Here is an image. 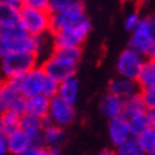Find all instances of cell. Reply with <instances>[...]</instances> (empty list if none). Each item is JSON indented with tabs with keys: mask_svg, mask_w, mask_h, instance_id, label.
<instances>
[{
	"mask_svg": "<svg viewBox=\"0 0 155 155\" xmlns=\"http://www.w3.org/2000/svg\"><path fill=\"white\" fill-rule=\"evenodd\" d=\"M128 47L150 60H155V16L141 20L140 26L131 33Z\"/></svg>",
	"mask_w": 155,
	"mask_h": 155,
	"instance_id": "6da1fadb",
	"label": "cell"
},
{
	"mask_svg": "<svg viewBox=\"0 0 155 155\" xmlns=\"http://www.w3.org/2000/svg\"><path fill=\"white\" fill-rule=\"evenodd\" d=\"M88 20L90 19L85 14L84 5L80 0H75L61 13L51 14V30H50V33L54 34L57 31L75 28L81 24L87 23Z\"/></svg>",
	"mask_w": 155,
	"mask_h": 155,
	"instance_id": "7a4b0ae2",
	"label": "cell"
},
{
	"mask_svg": "<svg viewBox=\"0 0 155 155\" xmlns=\"http://www.w3.org/2000/svg\"><path fill=\"white\" fill-rule=\"evenodd\" d=\"M38 67V57L31 53H10L2 58V71L6 78L26 75Z\"/></svg>",
	"mask_w": 155,
	"mask_h": 155,
	"instance_id": "3957f363",
	"label": "cell"
},
{
	"mask_svg": "<svg viewBox=\"0 0 155 155\" xmlns=\"http://www.w3.org/2000/svg\"><path fill=\"white\" fill-rule=\"evenodd\" d=\"M20 21L33 37L48 34L51 30V13L43 10L30 9L23 6L20 9Z\"/></svg>",
	"mask_w": 155,
	"mask_h": 155,
	"instance_id": "277c9868",
	"label": "cell"
},
{
	"mask_svg": "<svg viewBox=\"0 0 155 155\" xmlns=\"http://www.w3.org/2000/svg\"><path fill=\"white\" fill-rule=\"evenodd\" d=\"M145 60L147 58L144 56H141L140 53L127 47L125 50H122L120 53V56L117 58L115 68H117L118 75L130 78V80H137Z\"/></svg>",
	"mask_w": 155,
	"mask_h": 155,
	"instance_id": "5b68a950",
	"label": "cell"
},
{
	"mask_svg": "<svg viewBox=\"0 0 155 155\" xmlns=\"http://www.w3.org/2000/svg\"><path fill=\"white\" fill-rule=\"evenodd\" d=\"M90 31H91V21L81 24L75 28L70 30H63V31H57L51 34L53 43L56 48H66V47H81L85 38L88 37Z\"/></svg>",
	"mask_w": 155,
	"mask_h": 155,
	"instance_id": "8992f818",
	"label": "cell"
},
{
	"mask_svg": "<svg viewBox=\"0 0 155 155\" xmlns=\"http://www.w3.org/2000/svg\"><path fill=\"white\" fill-rule=\"evenodd\" d=\"M40 66H41V68L44 70V73L48 77L57 80L58 83L67 80L70 77H74L75 71H77V66L75 64H71L68 61L63 60V58L57 57L53 53L47 58H44V61H43Z\"/></svg>",
	"mask_w": 155,
	"mask_h": 155,
	"instance_id": "52a82bcc",
	"label": "cell"
},
{
	"mask_svg": "<svg viewBox=\"0 0 155 155\" xmlns=\"http://www.w3.org/2000/svg\"><path fill=\"white\" fill-rule=\"evenodd\" d=\"M48 117L51 118L54 125H58L61 128H66L73 124L75 120V110L74 105L67 103L60 95H56L54 98L50 100V111Z\"/></svg>",
	"mask_w": 155,
	"mask_h": 155,
	"instance_id": "ba28073f",
	"label": "cell"
},
{
	"mask_svg": "<svg viewBox=\"0 0 155 155\" xmlns=\"http://www.w3.org/2000/svg\"><path fill=\"white\" fill-rule=\"evenodd\" d=\"M47 74L44 73L41 66L36 67L34 70L23 75L21 78V88L20 93L24 98H33L37 95H43V88H44V81H46Z\"/></svg>",
	"mask_w": 155,
	"mask_h": 155,
	"instance_id": "9c48e42d",
	"label": "cell"
},
{
	"mask_svg": "<svg viewBox=\"0 0 155 155\" xmlns=\"http://www.w3.org/2000/svg\"><path fill=\"white\" fill-rule=\"evenodd\" d=\"M108 93L117 95L122 100H128L134 97V95H138L141 93V87L138 85L137 80H130V78H125V77H115L108 83Z\"/></svg>",
	"mask_w": 155,
	"mask_h": 155,
	"instance_id": "30bf717a",
	"label": "cell"
},
{
	"mask_svg": "<svg viewBox=\"0 0 155 155\" xmlns=\"http://www.w3.org/2000/svg\"><path fill=\"white\" fill-rule=\"evenodd\" d=\"M108 134H110V140L115 145V148L132 138L130 122L124 115L110 120V122H108Z\"/></svg>",
	"mask_w": 155,
	"mask_h": 155,
	"instance_id": "8fae6325",
	"label": "cell"
},
{
	"mask_svg": "<svg viewBox=\"0 0 155 155\" xmlns=\"http://www.w3.org/2000/svg\"><path fill=\"white\" fill-rule=\"evenodd\" d=\"M20 130L30 137L33 145H44V141H43L44 127H43V122L40 118L24 114L20 121Z\"/></svg>",
	"mask_w": 155,
	"mask_h": 155,
	"instance_id": "7c38bea8",
	"label": "cell"
},
{
	"mask_svg": "<svg viewBox=\"0 0 155 155\" xmlns=\"http://www.w3.org/2000/svg\"><path fill=\"white\" fill-rule=\"evenodd\" d=\"M124 107H125V100L120 98V97L111 94V93L104 94L101 101H100V111L108 120L121 117L122 113H124Z\"/></svg>",
	"mask_w": 155,
	"mask_h": 155,
	"instance_id": "4fadbf2b",
	"label": "cell"
},
{
	"mask_svg": "<svg viewBox=\"0 0 155 155\" xmlns=\"http://www.w3.org/2000/svg\"><path fill=\"white\" fill-rule=\"evenodd\" d=\"M50 111V98L44 95H37L33 98H26V114L43 120Z\"/></svg>",
	"mask_w": 155,
	"mask_h": 155,
	"instance_id": "5bb4252c",
	"label": "cell"
},
{
	"mask_svg": "<svg viewBox=\"0 0 155 155\" xmlns=\"http://www.w3.org/2000/svg\"><path fill=\"white\" fill-rule=\"evenodd\" d=\"M7 142H9L10 155H21L30 147H33V142L30 140V137L21 130H17V131L9 134L7 135Z\"/></svg>",
	"mask_w": 155,
	"mask_h": 155,
	"instance_id": "9a60e30c",
	"label": "cell"
},
{
	"mask_svg": "<svg viewBox=\"0 0 155 155\" xmlns=\"http://www.w3.org/2000/svg\"><path fill=\"white\" fill-rule=\"evenodd\" d=\"M20 97H21V94L17 90H14L6 78L3 81H0V114L12 110L14 103Z\"/></svg>",
	"mask_w": 155,
	"mask_h": 155,
	"instance_id": "2e32d148",
	"label": "cell"
},
{
	"mask_svg": "<svg viewBox=\"0 0 155 155\" xmlns=\"http://www.w3.org/2000/svg\"><path fill=\"white\" fill-rule=\"evenodd\" d=\"M78 87H80V83L77 80V77L75 75L70 77V78H67V80L60 83L58 95L63 100H66L67 103L74 105L75 101H77V97H78Z\"/></svg>",
	"mask_w": 155,
	"mask_h": 155,
	"instance_id": "e0dca14e",
	"label": "cell"
},
{
	"mask_svg": "<svg viewBox=\"0 0 155 155\" xmlns=\"http://www.w3.org/2000/svg\"><path fill=\"white\" fill-rule=\"evenodd\" d=\"M137 83L141 87V90L155 87V60L147 58L137 78Z\"/></svg>",
	"mask_w": 155,
	"mask_h": 155,
	"instance_id": "ac0fdd59",
	"label": "cell"
},
{
	"mask_svg": "<svg viewBox=\"0 0 155 155\" xmlns=\"http://www.w3.org/2000/svg\"><path fill=\"white\" fill-rule=\"evenodd\" d=\"M66 140V131L64 128L58 127V125H48V127L44 128V132H43V141H44V145L46 147H56V145H61Z\"/></svg>",
	"mask_w": 155,
	"mask_h": 155,
	"instance_id": "d6986e66",
	"label": "cell"
},
{
	"mask_svg": "<svg viewBox=\"0 0 155 155\" xmlns=\"http://www.w3.org/2000/svg\"><path fill=\"white\" fill-rule=\"evenodd\" d=\"M20 9L21 7L0 2V26L20 23Z\"/></svg>",
	"mask_w": 155,
	"mask_h": 155,
	"instance_id": "ffe728a7",
	"label": "cell"
},
{
	"mask_svg": "<svg viewBox=\"0 0 155 155\" xmlns=\"http://www.w3.org/2000/svg\"><path fill=\"white\" fill-rule=\"evenodd\" d=\"M144 113H147V107L141 97V93L138 95H134L131 98L125 100V107H124L122 115L127 118V120L135 117V115H140V114H144Z\"/></svg>",
	"mask_w": 155,
	"mask_h": 155,
	"instance_id": "44dd1931",
	"label": "cell"
},
{
	"mask_svg": "<svg viewBox=\"0 0 155 155\" xmlns=\"http://www.w3.org/2000/svg\"><path fill=\"white\" fill-rule=\"evenodd\" d=\"M30 34L27 33V30L24 28V26L20 23L10 24V26H0V37L9 38V40H19V38L27 37Z\"/></svg>",
	"mask_w": 155,
	"mask_h": 155,
	"instance_id": "7402d4cb",
	"label": "cell"
},
{
	"mask_svg": "<svg viewBox=\"0 0 155 155\" xmlns=\"http://www.w3.org/2000/svg\"><path fill=\"white\" fill-rule=\"evenodd\" d=\"M53 54H56L57 57H60L63 60L68 61L71 64L78 66V63L83 56V48L81 47H66V48H54Z\"/></svg>",
	"mask_w": 155,
	"mask_h": 155,
	"instance_id": "603a6c76",
	"label": "cell"
},
{
	"mask_svg": "<svg viewBox=\"0 0 155 155\" xmlns=\"http://www.w3.org/2000/svg\"><path fill=\"white\" fill-rule=\"evenodd\" d=\"M137 140L147 155L155 154V128H147L141 135L137 137Z\"/></svg>",
	"mask_w": 155,
	"mask_h": 155,
	"instance_id": "cb8c5ba5",
	"label": "cell"
},
{
	"mask_svg": "<svg viewBox=\"0 0 155 155\" xmlns=\"http://www.w3.org/2000/svg\"><path fill=\"white\" fill-rule=\"evenodd\" d=\"M115 155H147L135 137L115 148Z\"/></svg>",
	"mask_w": 155,
	"mask_h": 155,
	"instance_id": "d4e9b609",
	"label": "cell"
},
{
	"mask_svg": "<svg viewBox=\"0 0 155 155\" xmlns=\"http://www.w3.org/2000/svg\"><path fill=\"white\" fill-rule=\"evenodd\" d=\"M2 117H3V125H5L6 135L20 130V121H21L23 115H20L16 111H6V113L2 114Z\"/></svg>",
	"mask_w": 155,
	"mask_h": 155,
	"instance_id": "484cf974",
	"label": "cell"
},
{
	"mask_svg": "<svg viewBox=\"0 0 155 155\" xmlns=\"http://www.w3.org/2000/svg\"><path fill=\"white\" fill-rule=\"evenodd\" d=\"M130 122V128H131V134L132 137H138L141 135L142 132L145 131L148 128V122H147V117H145V113L144 114H140V115H135L128 120Z\"/></svg>",
	"mask_w": 155,
	"mask_h": 155,
	"instance_id": "4316f807",
	"label": "cell"
},
{
	"mask_svg": "<svg viewBox=\"0 0 155 155\" xmlns=\"http://www.w3.org/2000/svg\"><path fill=\"white\" fill-rule=\"evenodd\" d=\"M58 88H60V83L47 75V77H46V81H44L43 95L51 100V98H54L56 95H58Z\"/></svg>",
	"mask_w": 155,
	"mask_h": 155,
	"instance_id": "83f0119b",
	"label": "cell"
},
{
	"mask_svg": "<svg viewBox=\"0 0 155 155\" xmlns=\"http://www.w3.org/2000/svg\"><path fill=\"white\" fill-rule=\"evenodd\" d=\"M141 16H140V13L138 12H131V13L127 14V17H125V20H124V27H125V30H128V31H134V30H137V27L140 26V23H141Z\"/></svg>",
	"mask_w": 155,
	"mask_h": 155,
	"instance_id": "f1b7e54d",
	"label": "cell"
},
{
	"mask_svg": "<svg viewBox=\"0 0 155 155\" xmlns=\"http://www.w3.org/2000/svg\"><path fill=\"white\" fill-rule=\"evenodd\" d=\"M141 97L144 100L147 110H155V87L141 90Z\"/></svg>",
	"mask_w": 155,
	"mask_h": 155,
	"instance_id": "f546056e",
	"label": "cell"
},
{
	"mask_svg": "<svg viewBox=\"0 0 155 155\" xmlns=\"http://www.w3.org/2000/svg\"><path fill=\"white\" fill-rule=\"evenodd\" d=\"M24 6H26V7H30V9L50 12L51 0H26V2H24Z\"/></svg>",
	"mask_w": 155,
	"mask_h": 155,
	"instance_id": "4dcf8cb0",
	"label": "cell"
},
{
	"mask_svg": "<svg viewBox=\"0 0 155 155\" xmlns=\"http://www.w3.org/2000/svg\"><path fill=\"white\" fill-rule=\"evenodd\" d=\"M73 3V0H51V6H50V13L57 14L61 13L63 10H66L68 6Z\"/></svg>",
	"mask_w": 155,
	"mask_h": 155,
	"instance_id": "1f68e13d",
	"label": "cell"
},
{
	"mask_svg": "<svg viewBox=\"0 0 155 155\" xmlns=\"http://www.w3.org/2000/svg\"><path fill=\"white\" fill-rule=\"evenodd\" d=\"M21 155H51L48 147L46 145H33L30 147L26 152H23Z\"/></svg>",
	"mask_w": 155,
	"mask_h": 155,
	"instance_id": "d6a6232c",
	"label": "cell"
},
{
	"mask_svg": "<svg viewBox=\"0 0 155 155\" xmlns=\"http://www.w3.org/2000/svg\"><path fill=\"white\" fill-rule=\"evenodd\" d=\"M0 155H10L7 135H5V134L0 135Z\"/></svg>",
	"mask_w": 155,
	"mask_h": 155,
	"instance_id": "836d02e7",
	"label": "cell"
},
{
	"mask_svg": "<svg viewBox=\"0 0 155 155\" xmlns=\"http://www.w3.org/2000/svg\"><path fill=\"white\" fill-rule=\"evenodd\" d=\"M10 53L9 50V40L5 37H0V58H3Z\"/></svg>",
	"mask_w": 155,
	"mask_h": 155,
	"instance_id": "e575fe53",
	"label": "cell"
},
{
	"mask_svg": "<svg viewBox=\"0 0 155 155\" xmlns=\"http://www.w3.org/2000/svg\"><path fill=\"white\" fill-rule=\"evenodd\" d=\"M148 128H155V110H147L145 113Z\"/></svg>",
	"mask_w": 155,
	"mask_h": 155,
	"instance_id": "d590c367",
	"label": "cell"
},
{
	"mask_svg": "<svg viewBox=\"0 0 155 155\" xmlns=\"http://www.w3.org/2000/svg\"><path fill=\"white\" fill-rule=\"evenodd\" d=\"M0 2H3V3H9V5H13V6H17V7H23L26 0H0Z\"/></svg>",
	"mask_w": 155,
	"mask_h": 155,
	"instance_id": "8d00e7d4",
	"label": "cell"
},
{
	"mask_svg": "<svg viewBox=\"0 0 155 155\" xmlns=\"http://www.w3.org/2000/svg\"><path fill=\"white\" fill-rule=\"evenodd\" d=\"M50 154L51 155H61V151H63V147L61 145H56V147H50Z\"/></svg>",
	"mask_w": 155,
	"mask_h": 155,
	"instance_id": "74e56055",
	"label": "cell"
},
{
	"mask_svg": "<svg viewBox=\"0 0 155 155\" xmlns=\"http://www.w3.org/2000/svg\"><path fill=\"white\" fill-rule=\"evenodd\" d=\"M97 155H115V151L113 150H108V148H105V150H101Z\"/></svg>",
	"mask_w": 155,
	"mask_h": 155,
	"instance_id": "f35d334b",
	"label": "cell"
},
{
	"mask_svg": "<svg viewBox=\"0 0 155 155\" xmlns=\"http://www.w3.org/2000/svg\"><path fill=\"white\" fill-rule=\"evenodd\" d=\"M2 134H5V125H3V117H2V114H0V135H2Z\"/></svg>",
	"mask_w": 155,
	"mask_h": 155,
	"instance_id": "ab89813d",
	"label": "cell"
},
{
	"mask_svg": "<svg viewBox=\"0 0 155 155\" xmlns=\"http://www.w3.org/2000/svg\"><path fill=\"white\" fill-rule=\"evenodd\" d=\"M73 2H75V0H73Z\"/></svg>",
	"mask_w": 155,
	"mask_h": 155,
	"instance_id": "60d3db41",
	"label": "cell"
},
{
	"mask_svg": "<svg viewBox=\"0 0 155 155\" xmlns=\"http://www.w3.org/2000/svg\"><path fill=\"white\" fill-rule=\"evenodd\" d=\"M152 155H155V154H152Z\"/></svg>",
	"mask_w": 155,
	"mask_h": 155,
	"instance_id": "b9f144b4",
	"label": "cell"
}]
</instances>
